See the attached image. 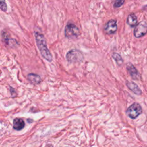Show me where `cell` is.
Segmentation results:
<instances>
[{"label":"cell","instance_id":"4","mask_svg":"<svg viewBox=\"0 0 147 147\" xmlns=\"http://www.w3.org/2000/svg\"><path fill=\"white\" fill-rule=\"evenodd\" d=\"M142 112V109L140 105L138 103H134L130 106L126 110V114L131 119H135L138 117Z\"/></svg>","mask_w":147,"mask_h":147},{"label":"cell","instance_id":"10","mask_svg":"<svg viewBox=\"0 0 147 147\" xmlns=\"http://www.w3.org/2000/svg\"><path fill=\"white\" fill-rule=\"evenodd\" d=\"M28 80L33 84H39L41 82V78L40 76L37 74L30 73L27 76Z\"/></svg>","mask_w":147,"mask_h":147},{"label":"cell","instance_id":"6","mask_svg":"<svg viewBox=\"0 0 147 147\" xmlns=\"http://www.w3.org/2000/svg\"><path fill=\"white\" fill-rule=\"evenodd\" d=\"M117 30V21L114 19L109 20L105 26L104 30L107 34H113L116 32Z\"/></svg>","mask_w":147,"mask_h":147},{"label":"cell","instance_id":"3","mask_svg":"<svg viewBox=\"0 0 147 147\" xmlns=\"http://www.w3.org/2000/svg\"><path fill=\"white\" fill-rule=\"evenodd\" d=\"M64 34L68 38H76L78 37L79 35V30L75 24L72 23H68L65 28Z\"/></svg>","mask_w":147,"mask_h":147},{"label":"cell","instance_id":"1","mask_svg":"<svg viewBox=\"0 0 147 147\" xmlns=\"http://www.w3.org/2000/svg\"><path fill=\"white\" fill-rule=\"evenodd\" d=\"M34 36L36 41V44L37 45L38 48L40 52L41 56L44 59H45L48 61L51 62L53 59L52 56L47 48L46 40L44 35L42 33L37 31H36L34 32Z\"/></svg>","mask_w":147,"mask_h":147},{"label":"cell","instance_id":"11","mask_svg":"<svg viewBox=\"0 0 147 147\" xmlns=\"http://www.w3.org/2000/svg\"><path fill=\"white\" fill-rule=\"evenodd\" d=\"M127 24L131 27H134L137 24V18L135 14L130 13L127 18Z\"/></svg>","mask_w":147,"mask_h":147},{"label":"cell","instance_id":"15","mask_svg":"<svg viewBox=\"0 0 147 147\" xmlns=\"http://www.w3.org/2000/svg\"><path fill=\"white\" fill-rule=\"evenodd\" d=\"M10 93H11V95L12 97H15L16 95V91H15L14 88L10 87Z\"/></svg>","mask_w":147,"mask_h":147},{"label":"cell","instance_id":"5","mask_svg":"<svg viewBox=\"0 0 147 147\" xmlns=\"http://www.w3.org/2000/svg\"><path fill=\"white\" fill-rule=\"evenodd\" d=\"M147 30V24L146 21H142L135 26L134 30V35L136 38H140L144 36Z\"/></svg>","mask_w":147,"mask_h":147},{"label":"cell","instance_id":"7","mask_svg":"<svg viewBox=\"0 0 147 147\" xmlns=\"http://www.w3.org/2000/svg\"><path fill=\"white\" fill-rule=\"evenodd\" d=\"M126 68L127 70L131 76V77L134 80H138L140 78V75L135 67L131 63H128L126 64Z\"/></svg>","mask_w":147,"mask_h":147},{"label":"cell","instance_id":"12","mask_svg":"<svg viewBox=\"0 0 147 147\" xmlns=\"http://www.w3.org/2000/svg\"><path fill=\"white\" fill-rule=\"evenodd\" d=\"M112 57H113V58L114 59V60L116 61L117 64L118 65H121L123 63L122 58L121 56L119 54L114 52V53H113Z\"/></svg>","mask_w":147,"mask_h":147},{"label":"cell","instance_id":"13","mask_svg":"<svg viewBox=\"0 0 147 147\" xmlns=\"http://www.w3.org/2000/svg\"><path fill=\"white\" fill-rule=\"evenodd\" d=\"M0 10L3 12H6L7 10V6L6 0H0Z\"/></svg>","mask_w":147,"mask_h":147},{"label":"cell","instance_id":"14","mask_svg":"<svg viewBox=\"0 0 147 147\" xmlns=\"http://www.w3.org/2000/svg\"><path fill=\"white\" fill-rule=\"evenodd\" d=\"M125 2V0H114L113 7L114 8H119L122 6Z\"/></svg>","mask_w":147,"mask_h":147},{"label":"cell","instance_id":"8","mask_svg":"<svg viewBox=\"0 0 147 147\" xmlns=\"http://www.w3.org/2000/svg\"><path fill=\"white\" fill-rule=\"evenodd\" d=\"M126 86L132 92H133L135 94L140 95L142 94V91L137 84L133 82H127Z\"/></svg>","mask_w":147,"mask_h":147},{"label":"cell","instance_id":"9","mask_svg":"<svg viewBox=\"0 0 147 147\" xmlns=\"http://www.w3.org/2000/svg\"><path fill=\"white\" fill-rule=\"evenodd\" d=\"M13 129L16 130H21L25 127L24 121L22 118H16L13 120Z\"/></svg>","mask_w":147,"mask_h":147},{"label":"cell","instance_id":"2","mask_svg":"<svg viewBox=\"0 0 147 147\" xmlns=\"http://www.w3.org/2000/svg\"><path fill=\"white\" fill-rule=\"evenodd\" d=\"M66 59L70 63H80L83 60V53L79 50L72 49L66 55Z\"/></svg>","mask_w":147,"mask_h":147}]
</instances>
